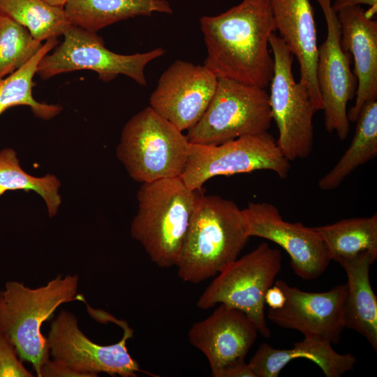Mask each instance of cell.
<instances>
[{"label":"cell","mask_w":377,"mask_h":377,"mask_svg":"<svg viewBox=\"0 0 377 377\" xmlns=\"http://www.w3.org/2000/svg\"><path fill=\"white\" fill-rule=\"evenodd\" d=\"M207 48L203 65L218 78L267 88L274 61L269 40L276 32L269 0H243L227 11L202 16Z\"/></svg>","instance_id":"cell-1"},{"label":"cell","mask_w":377,"mask_h":377,"mask_svg":"<svg viewBox=\"0 0 377 377\" xmlns=\"http://www.w3.org/2000/svg\"><path fill=\"white\" fill-rule=\"evenodd\" d=\"M249 238L235 202L202 193L175 265L179 277L198 283L217 275L238 258Z\"/></svg>","instance_id":"cell-2"},{"label":"cell","mask_w":377,"mask_h":377,"mask_svg":"<svg viewBox=\"0 0 377 377\" xmlns=\"http://www.w3.org/2000/svg\"><path fill=\"white\" fill-rule=\"evenodd\" d=\"M78 286L77 274H59L35 288L8 281L0 291V332L20 359L31 364L38 377L50 357L42 325L61 304L84 301L77 293Z\"/></svg>","instance_id":"cell-3"},{"label":"cell","mask_w":377,"mask_h":377,"mask_svg":"<svg viewBox=\"0 0 377 377\" xmlns=\"http://www.w3.org/2000/svg\"><path fill=\"white\" fill-rule=\"evenodd\" d=\"M200 190L189 188L179 177L142 183L131 233L159 267L176 265Z\"/></svg>","instance_id":"cell-4"},{"label":"cell","mask_w":377,"mask_h":377,"mask_svg":"<svg viewBox=\"0 0 377 377\" xmlns=\"http://www.w3.org/2000/svg\"><path fill=\"white\" fill-rule=\"evenodd\" d=\"M189 147L182 131L148 106L126 123L116 154L129 176L145 183L180 177Z\"/></svg>","instance_id":"cell-5"},{"label":"cell","mask_w":377,"mask_h":377,"mask_svg":"<svg viewBox=\"0 0 377 377\" xmlns=\"http://www.w3.org/2000/svg\"><path fill=\"white\" fill-rule=\"evenodd\" d=\"M281 262L280 250L261 242L217 274L199 297L198 308L208 309L216 304H225L238 309L254 323L259 333L269 337L265 295L279 273Z\"/></svg>","instance_id":"cell-6"},{"label":"cell","mask_w":377,"mask_h":377,"mask_svg":"<svg viewBox=\"0 0 377 377\" xmlns=\"http://www.w3.org/2000/svg\"><path fill=\"white\" fill-rule=\"evenodd\" d=\"M94 317L121 327L122 338L113 344H98L84 334L72 312L61 309L52 321L46 337L50 356L86 377H96L101 372L111 376H137L141 369L127 348V341L133 337V330L125 320L105 312L96 310Z\"/></svg>","instance_id":"cell-7"},{"label":"cell","mask_w":377,"mask_h":377,"mask_svg":"<svg viewBox=\"0 0 377 377\" xmlns=\"http://www.w3.org/2000/svg\"><path fill=\"white\" fill-rule=\"evenodd\" d=\"M272 120L265 89L221 77L207 110L186 136L191 144L219 145L267 132Z\"/></svg>","instance_id":"cell-8"},{"label":"cell","mask_w":377,"mask_h":377,"mask_svg":"<svg viewBox=\"0 0 377 377\" xmlns=\"http://www.w3.org/2000/svg\"><path fill=\"white\" fill-rule=\"evenodd\" d=\"M63 41L39 61L36 74L47 80L62 73L89 70L96 72L104 82L119 75L127 76L140 86L147 85V65L165 54L157 47L147 52L121 54L108 50L97 32L72 24L63 35Z\"/></svg>","instance_id":"cell-9"},{"label":"cell","mask_w":377,"mask_h":377,"mask_svg":"<svg viewBox=\"0 0 377 377\" xmlns=\"http://www.w3.org/2000/svg\"><path fill=\"white\" fill-rule=\"evenodd\" d=\"M269 43L274 61L269 100L279 131L276 142L288 161L305 158L313 150V119L317 110L306 87L295 80L294 57L282 39L273 33Z\"/></svg>","instance_id":"cell-10"},{"label":"cell","mask_w":377,"mask_h":377,"mask_svg":"<svg viewBox=\"0 0 377 377\" xmlns=\"http://www.w3.org/2000/svg\"><path fill=\"white\" fill-rule=\"evenodd\" d=\"M290 163L268 132L251 135L214 145L190 143L188 156L181 179L192 190L201 189L209 179L219 175L274 172L286 179Z\"/></svg>","instance_id":"cell-11"},{"label":"cell","mask_w":377,"mask_h":377,"mask_svg":"<svg viewBox=\"0 0 377 377\" xmlns=\"http://www.w3.org/2000/svg\"><path fill=\"white\" fill-rule=\"evenodd\" d=\"M242 211L248 236L265 239L282 247L289 255L296 275L313 280L324 273L332 259L313 227L285 221L269 202H251Z\"/></svg>","instance_id":"cell-12"},{"label":"cell","mask_w":377,"mask_h":377,"mask_svg":"<svg viewBox=\"0 0 377 377\" xmlns=\"http://www.w3.org/2000/svg\"><path fill=\"white\" fill-rule=\"evenodd\" d=\"M327 24V37L318 47L316 80L322 101L324 123L328 133L335 131L341 140L350 131L347 104L356 93L357 81L350 66V54L341 45L337 15L331 1L317 0Z\"/></svg>","instance_id":"cell-13"},{"label":"cell","mask_w":377,"mask_h":377,"mask_svg":"<svg viewBox=\"0 0 377 377\" xmlns=\"http://www.w3.org/2000/svg\"><path fill=\"white\" fill-rule=\"evenodd\" d=\"M217 81L204 65L176 60L160 76L149 107L181 131H188L207 110Z\"/></svg>","instance_id":"cell-14"},{"label":"cell","mask_w":377,"mask_h":377,"mask_svg":"<svg viewBox=\"0 0 377 377\" xmlns=\"http://www.w3.org/2000/svg\"><path fill=\"white\" fill-rule=\"evenodd\" d=\"M283 292L282 307L268 310L267 317L277 325L293 329L304 335H313L337 343L345 328L343 306L346 283L323 293H309L288 286L284 281L275 282Z\"/></svg>","instance_id":"cell-15"},{"label":"cell","mask_w":377,"mask_h":377,"mask_svg":"<svg viewBox=\"0 0 377 377\" xmlns=\"http://www.w3.org/2000/svg\"><path fill=\"white\" fill-rule=\"evenodd\" d=\"M254 323L242 311L225 304L191 327L190 343L207 357L212 375L244 361L258 337Z\"/></svg>","instance_id":"cell-16"},{"label":"cell","mask_w":377,"mask_h":377,"mask_svg":"<svg viewBox=\"0 0 377 377\" xmlns=\"http://www.w3.org/2000/svg\"><path fill=\"white\" fill-rule=\"evenodd\" d=\"M276 30L300 65V79L317 111L322 101L316 80L318 45L310 0H269Z\"/></svg>","instance_id":"cell-17"},{"label":"cell","mask_w":377,"mask_h":377,"mask_svg":"<svg viewBox=\"0 0 377 377\" xmlns=\"http://www.w3.org/2000/svg\"><path fill=\"white\" fill-rule=\"evenodd\" d=\"M360 6H348L337 13L341 45L354 59L357 85L356 98L348 112L355 122L364 105L377 99V21L369 18Z\"/></svg>","instance_id":"cell-18"},{"label":"cell","mask_w":377,"mask_h":377,"mask_svg":"<svg viewBox=\"0 0 377 377\" xmlns=\"http://www.w3.org/2000/svg\"><path fill=\"white\" fill-rule=\"evenodd\" d=\"M309 360L323 371L326 377H340L352 371L357 358L351 353L340 354L327 339L318 336L304 335L290 349H276L267 343L260 345L249 362L255 377H277L290 361Z\"/></svg>","instance_id":"cell-19"},{"label":"cell","mask_w":377,"mask_h":377,"mask_svg":"<svg viewBox=\"0 0 377 377\" xmlns=\"http://www.w3.org/2000/svg\"><path fill=\"white\" fill-rule=\"evenodd\" d=\"M377 257L369 253L338 263L347 276V293L343 306L345 328L363 336L377 351V297L371 288L369 269Z\"/></svg>","instance_id":"cell-20"},{"label":"cell","mask_w":377,"mask_h":377,"mask_svg":"<svg viewBox=\"0 0 377 377\" xmlns=\"http://www.w3.org/2000/svg\"><path fill=\"white\" fill-rule=\"evenodd\" d=\"M64 9L72 24L94 32L138 16L173 13L167 0H70Z\"/></svg>","instance_id":"cell-21"},{"label":"cell","mask_w":377,"mask_h":377,"mask_svg":"<svg viewBox=\"0 0 377 377\" xmlns=\"http://www.w3.org/2000/svg\"><path fill=\"white\" fill-rule=\"evenodd\" d=\"M355 122V132L350 145L334 166L319 179L320 189H336L354 170L376 156V100L364 105Z\"/></svg>","instance_id":"cell-22"},{"label":"cell","mask_w":377,"mask_h":377,"mask_svg":"<svg viewBox=\"0 0 377 377\" xmlns=\"http://www.w3.org/2000/svg\"><path fill=\"white\" fill-rule=\"evenodd\" d=\"M325 242L332 260L351 259L369 253L377 257V214L313 227Z\"/></svg>","instance_id":"cell-23"},{"label":"cell","mask_w":377,"mask_h":377,"mask_svg":"<svg viewBox=\"0 0 377 377\" xmlns=\"http://www.w3.org/2000/svg\"><path fill=\"white\" fill-rule=\"evenodd\" d=\"M58 38L45 40L37 53L20 68L0 79V116L8 109L18 105L31 108L35 117L50 120L58 115L62 106L37 101L33 96L34 77L40 60L52 50Z\"/></svg>","instance_id":"cell-24"},{"label":"cell","mask_w":377,"mask_h":377,"mask_svg":"<svg viewBox=\"0 0 377 377\" xmlns=\"http://www.w3.org/2000/svg\"><path fill=\"white\" fill-rule=\"evenodd\" d=\"M0 13L25 27L42 43L63 36L72 25L64 8L43 0H0Z\"/></svg>","instance_id":"cell-25"},{"label":"cell","mask_w":377,"mask_h":377,"mask_svg":"<svg viewBox=\"0 0 377 377\" xmlns=\"http://www.w3.org/2000/svg\"><path fill=\"white\" fill-rule=\"evenodd\" d=\"M60 186V181L54 175L35 177L24 171L13 149L0 151V197L8 191H34L43 199L48 216L52 218L61 203Z\"/></svg>","instance_id":"cell-26"},{"label":"cell","mask_w":377,"mask_h":377,"mask_svg":"<svg viewBox=\"0 0 377 377\" xmlns=\"http://www.w3.org/2000/svg\"><path fill=\"white\" fill-rule=\"evenodd\" d=\"M43 43L25 27L0 13V79L27 63Z\"/></svg>","instance_id":"cell-27"},{"label":"cell","mask_w":377,"mask_h":377,"mask_svg":"<svg viewBox=\"0 0 377 377\" xmlns=\"http://www.w3.org/2000/svg\"><path fill=\"white\" fill-rule=\"evenodd\" d=\"M8 339L0 332V377H31Z\"/></svg>","instance_id":"cell-28"},{"label":"cell","mask_w":377,"mask_h":377,"mask_svg":"<svg viewBox=\"0 0 377 377\" xmlns=\"http://www.w3.org/2000/svg\"><path fill=\"white\" fill-rule=\"evenodd\" d=\"M39 377H86V376L50 358L41 367Z\"/></svg>","instance_id":"cell-29"},{"label":"cell","mask_w":377,"mask_h":377,"mask_svg":"<svg viewBox=\"0 0 377 377\" xmlns=\"http://www.w3.org/2000/svg\"><path fill=\"white\" fill-rule=\"evenodd\" d=\"M214 377H255L245 360L233 363L212 374Z\"/></svg>","instance_id":"cell-30"},{"label":"cell","mask_w":377,"mask_h":377,"mask_svg":"<svg viewBox=\"0 0 377 377\" xmlns=\"http://www.w3.org/2000/svg\"><path fill=\"white\" fill-rule=\"evenodd\" d=\"M362 4L369 6V8L365 10L364 13L367 17L373 18L377 12V0H334L331 3V8L335 13H337L344 8L357 6Z\"/></svg>","instance_id":"cell-31"},{"label":"cell","mask_w":377,"mask_h":377,"mask_svg":"<svg viewBox=\"0 0 377 377\" xmlns=\"http://www.w3.org/2000/svg\"><path fill=\"white\" fill-rule=\"evenodd\" d=\"M286 297L283 290L276 285L272 286L266 291L265 302L269 309H277L283 306Z\"/></svg>","instance_id":"cell-32"},{"label":"cell","mask_w":377,"mask_h":377,"mask_svg":"<svg viewBox=\"0 0 377 377\" xmlns=\"http://www.w3.org/2000/svg\"><path fill=\"white\" fill-rule=\"evenodd\" d=\"M43 1L52 6L64 8V6L70 0H43Z\"/></svg>","instance_id":"cell-33"},{"label":"cell","mask_w":377,"mask_h":377,"mask_svg":"<svg viewBox=\"0 0 377 377\" xmlns=\"http://www.w3.org/2000/svg\"><path fill=\"white\" fill-rule=\"evenodd\" d=\"M316 1H317V0H316ZM330 1H331V0H330Z\"/></svg>","instance_id":"cell-34"}]
</instances>
